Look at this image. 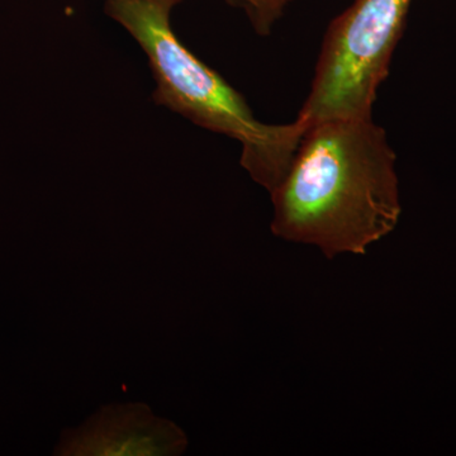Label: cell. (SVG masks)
I'll return each mask as SVG.
<instances>
[{"instance_id":"6da1fadb","label":"cell","mask_w":456,"mask_h":456,"mask_svg":"<svg viewBox=\"0 0 456 456\" xmlns=\"http://www.w3.org/2000/svg\"><path fill=\"white\" fill-rule=\"evenodd\" d=\"M397 155L373 116L308 122L289 169L270 193L279 239L327 259L364 255L401 218Z\"/></svg>"},{"instance_id":"7a4b0ae2","label":"cell","mask_w":456,"mask_h":456,"mask_svg":"<svg viewBox=\"0 0 456 456\" xmlns=\"http://www.w3.org/2000/svg\"><path fill=\"white\" fill-rule=\"evenodd\" d=\"M174 8L165 0H106L108 16L149 60L155 103L239 141L242 167L272 193L289 169L308 123L299 117L288 125L257 121L244 97L176 37L170 20Z\"/></svg>"},{"instance_id":"3957f363","label":"cell","mask_w":456,"mask_h":456,"mask_svg":"<svg viewBox=\"0 0 456 456\" xmlns=\"http://www.w3.org/2000/svg\"><path fill=\"white\" fill-rule=\"evenodd\" d=\"M412 0H354L327 27L308 97L305 121L373 116Z\"/></svg>"},{"instance_id":"277c9868","label":"cell","mask_w":456,"mask_h":456,"mask_svg":"<svg viewBox=\"0 0 456 456\" xmlns=\"http://www.w3.org/2000/svg\"><path fill=\"white\" fill-rule=\"evenodd\" d=\"M188 439L178 426L143 403L108 404L80 428L62 432L57 455H180Z\"/></svg>"},{"instance_id":"5b68a950","label":"cell","mask_w":456,"mask_h":456,"mask_svg":"<svg viewBox=\"0 0 456 456\" xmlns=\"http://www.w3.org/2000/svg\"><path fill=\"white\" fill-rule=\"evenodd\" d=\"M233 8L242 9L255 32L268 36L275 23L283 17L284 11L293 0H224Z\"/></svg>"},{"instance_id":"8992f818","label":"cell","mask_w":456,"mask_h":456,"mask_svg":"<svg viewBox=\"0 0 456 456\" xmlns=\"http://www.w3.org/2000/svg\"><path fill=\"white\" fill-rule=\"evenodd\" d=\"M165 2H169L171 3V4L175 5L176 7V5L180 4V3L183 2V0H165Z\"/></svg>"}]
</instances>
